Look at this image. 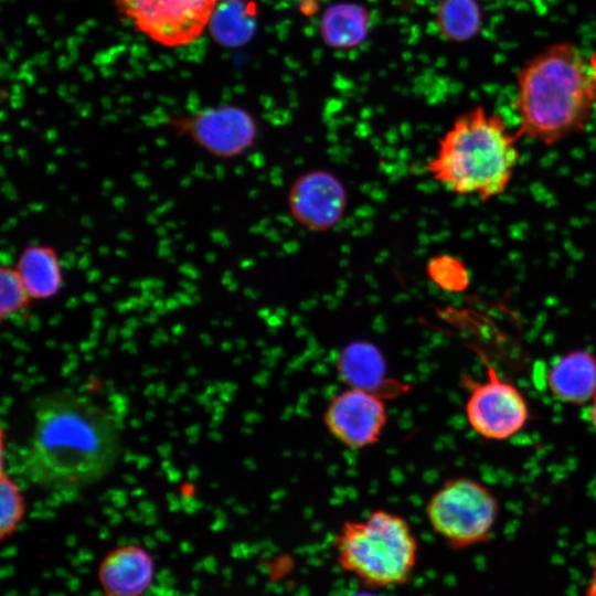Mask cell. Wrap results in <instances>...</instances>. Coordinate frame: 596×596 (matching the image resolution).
Listing matches in <instances>:
<instances>
[{
  "mask_svg": "<svg viewBox=\"0 0 596 596\" xmlns=\"http://www.w3.org/2000/svg\"><path fill=\"white\" fill-rule=\"evenodd\" d=\"M119 451L120 428L113 414L86 395L55 390L35 400L15 468L34 487L72 497L104 479Z\"/></svg>",
  "mask_w": 596,
  "mask_h": 596,
  "instance_id": "obj_1",
  "label": "cell"
},
{
  "mask_svg": "<svg viewBox=\"0 0 596 596\" xmlns=\"http://www.w3.org/2000/svg\"><path fill=\"white\" fill-rule=\"evenodd\" d=\"M594 106L589 62L574 44H552L517 73L519 138L555 145L584 130Z\"/></svg>",
  "mask_w": 596,
  "mask_h": 596,
  "instance_id": "obj_2",
  "label": "cell"
},
{
  "mask_svg": "<svg viewBox=\"0 0 596 596\" xmlns=\"http://www.w3.org/2000/svg\"><path fill=\"white\" fill-rule=\"evenodd\" d=\"M519 139L500 115L476 106L439 139L426 170L448 191L486 202L508 189L520 158Z\"/></svg>",
  "mask_w": 596,
  "mask_h": 596,
  "instance_id": "obj_3",
  "label": "cell"
},
{
  "mask_svg": "<svg viewBox=\"0 0 596 596\" xmlns=\"http://www.w3.org/2000/svg\"><path fill=\"white\" fill-rule=\"evenodd\" d=\"M338 565L365 587L406 584L416 566L418 542L408 521L375 510L363 520L344 521L333 538Z\"/></svg>",
  "mask_w": 596,
  "mask_h": 596,
  "instance_id": "obj_4",
  "label": "cell"
},
{
  "mask_svg": "<svg viewBox=\"0 0 596 596\" xmlns=\"http://www.w3.org/2000/svg\"><path fill=\"white\" fill-rule=\"evenodd\" d=\"M499 511V501L492 491L466 477L446 480L426 505L429 525L455 550L488 541Z\"/></svg>",
  "mask_w": 596,
  "mask_h": 596,
  "instance_id": "obj_5",
  "label": "cell"
},
{
  "mask_svg": "<svg viewBox=\"0 0 596 596\" xmlns=\"http://www.w3.org/2000/svg\"><path fill=\"white\" fill-rule=\"evenodd\" d=\"M117 12L153 43L181 47L209 29L217 0H113Z\"/></svg>",
  "mask_w": 596,
  "mask_h": 596,
  "instance_id": "obj_6",
  "label": "cell"
},
{
  "mask_svg": "<svg viewBox=\"0 0 596 596\" xmlns=\"http://www.w3.org/2000/svg\"><path fill=\"white\" fill-rule=\"evenodd\" d=\"M163 125L200 150L223 160L245 155L258 138L254 117L236 105L206 106L169 116Z\"/></svg>",
  "mask_w": 596,
  "mask_h": 596,
  "instance_id": "obj_7",
  "label": "cell"
},
{
  "mask_svg": "<svg viewBox=\"0 0 596 596\" xmlns=\"http://www.w3.org/2000/svg\"><path fill=\"white\" fill-rule=\"evenodd\" d=\"M487 380L461 377L468 397L465 415L472 430L489 440H504L523 429L529 419L528 403L520 390L501 379L490 361L480 353Z\"/></svg>",
  "mask_w": 596,
  "mask_h": 596,
  "instance_id": "obj_8",
  "label": "cell"
},
{
  "mask_svg": "<svg viewBox=\"0 0 596 596\" xmlns=\"http://www.w3.org/2000/svg\"><path fill=\"white\" fill-rule=\"evenodd\" d=\"M386 422L384 397L355 387H348L334 395L323 413V423L330 435L351 449L376 444Z\"/></svg>",
  "mask_w": 596,
  "mask_h": 596,
  "instance_id": "obj_9",
  "label": "cell"
},
{
  "mask_svg": "<svg viewBox=\"0 0 596 596\" xmlns=\"http://www.w3.org/2000/svg\"><path fill=\"white\" fill-rule=\"evenodd\" d=\"M348 204L344 184L332 172L316 169L299 175L288 192L292 219L313 232H327L343 217Z\"/></svg>",
  "mask_w": 596,
  "mask_h": 596,
  "instance_id": "obj_10",
  "label": "cell"
},
{
  "mask_svg": "<svg viewBox=\"0 0 596 596\" xmlns=\"http://www.w3.org/2000/svg\"><path fill=\"white\" fill-rule=\"evenodd\" d=\"M152 555L141 545L124 544L100 560L97 579L104 596H143L155 577Z\"/></svg>",
  "mask_w": 596,
  "mask_h": 596,
  "instance_id": "obj_11",
  "label": "cell"
},
{
  "mask_svg": "<svg viewBox=\"0 0 596 596\" xmlns=\"http://www.w3.org/2000/svg\"><path fill=\"white\" fill-rule=\"evenodd\" d=\"M337 370L348 387L366 390L383 397L404 390L387 377L385 360L380 349L371 342L347 344L339 353Z\"/></svg>",
  "mask_w": 596,
  "mask_h": 596,
  "instance_id": "obj_12",
  "label": "cell"
},
{
  "mask_svg": "<svg viewBox=\"0 0 596 596\" xmlns=\"http://www.w3.org/2000/svg\"><path fill=\"white\" fill-rule=\"evenodd\" d=\"M546 383L561 402L583 405L596 394V356L587 350H574L558 356L550 366Z\"/></svg>",
  "mask_w": 596,
  "mask_h": 596,
  "instance_id": "obj_13",
  "label": "cell"
},
{
  "mask_svg": "<svg viewBox=\"0 0 596 596\" xmlns=\"http://www.w3.org/2000/svg\"><path fill=\"white\" fill-rule=\"evenodd\" d=\"M13 266L32 300H50L63 290L64 266L52 245L39 242L28 244L20 251Z\"/></svg>",
  "mask_w": 596,
  "mask_h": 596,
  "instance_id": "obj_14",
  "label": "cell"
},
{
  "mask_svg": "<svg viewBox=\"0 0 596 596\" xmlns=\"http://www.w3.org/2000/svg\"><path fill=\"white\" fill-rule=\"evenodd\" d=\"M366 15L354 6H337L323 19L322 33L326 42L334 46H351L359 43L366 31Z\"/></svg>",
  "mask_w": 596,
  "mask_h": 596,
  "instance_id": "obj_15",
  "label": "cell"
},
{
  "mask_svg": "<svg viewBox=\"0 0 596 596\" xmlns=\"http://www.w3.org/2000/svg\"><path fill=\"white\" fill-rule=\"evenodd\" d=\"M437 21L444 35L464 41L477 33L480 10L475 0H443L438 8Z\"/></svg>",
  "mask_w": 596,
  "mask_h": 596,
  "instance_id": "obj_16",
  "label": "cell"
},
{
  "mask_svg": "<svg viewBox=\"0 0 596 596\" xmlns=\"http://www.w3.org/2000/svg\"><path fill=\"white\" fill-rule=\"evenodd\" d=\"M25 514V499L17 481L4 469L0 475V538H11Z\"/></svg>",
  "mask_w": 596,
  "mask_h": 596,
  "instance_id": "obj_17",
  "label": "cell"
},
{
  "mask_svg": "<svg viewBox=\"0 0 596 596\" xmlns=\"http://www.w3.org/2000/svg\"><path fill=\"white\" fill-rule=\"evenodd\" d=\"M33 301L14 266L0 269V319L4 321L28 309Z\"/></svg>",
  "mask_w": 596,
  "mask_h": 596,
  "instance_id": "obj_18",
  "label": "cell"
},
{
  "mask_svg": "<svg viewBox=\"0 0 596 596\" xmlns=\"http://www.w3.org/2000/svg\"><path fill=\"white\" fill-rule=\"evenodd\" d=\"M427 273L436 285L448 291H461L468 285L465 266L451 256L443 255L432 258Z\"/></svg>",
  "mask_w": 596,
  "mask_h": 596,
  "instance_id": "obj_19",
  "label": "cell"
},
{
  "mask_svg": "<svg viewBox=\"0 0 596 596\" xmlns=\"http://www.w3.org/2000/svg\"><path fill=\"white\" fill-rule=\"evenodd\" d=\"M585 596H596V557L594 561L592 577L586 587Z\"/></svg>",
  "mask_w": 596,
  "mask_h": 596,
  "instance_id": "obj_20",
  "label": "cell"
},
{
  "mask_svg": "<svg viewBox=\"0 0 596 596\" xmlns=\"http://www.w3.org/2000/svg\"><path fill=\"white\" fill-rule=\"evenodd\" d=\"M590 72H592V78L594 84V91H595V102H596V51L590 54L588 57Z\"/></svg>",
  "mask_w": 596,
  "mask_h": 596,
  "instance_id": "obj_21",
  "label": "cell"
},
{
  "mask_svg": "<svg viewBox=\"0 0 596 596\" xmlns=\"http://www.w3.org/2000/svg\"><path fill=\"white\" fill-rule=\"evenodd\" d=\"M588 417H589V421H590V424H592L594 430L596 432V394H595L594 398L592 400V405L589 407Z\"/></svg>",
  "mask_w": 596,
  "mask_h": 596,
  "instance_id": "obj_22",
  "label": "cell"
},
{
  "mask_svg": "<svg viewBox=\"0 0 596 596\" xmlns=\"http://www.w3.org/2000/svg\"><path fill=\"white\" fill-rule=\"evenodd\" d=\"M351 596H379V595L371 592H356L352 594Z\"/></svg>",
  "mask_w": 596,
  "mask_h": 596,
  "instance_id": "obj_23",
  "label": "cell"
}]
</instances>
